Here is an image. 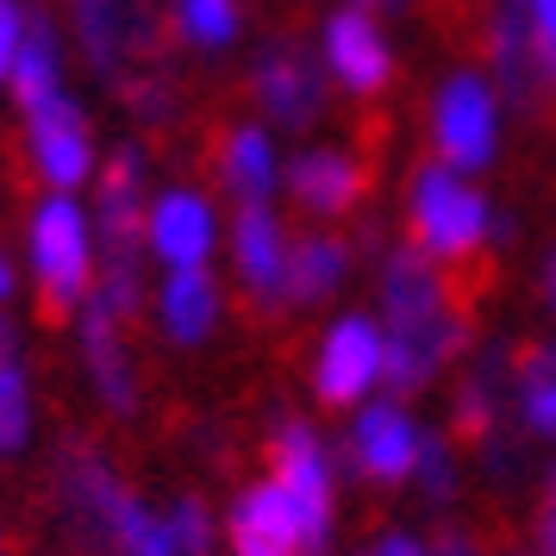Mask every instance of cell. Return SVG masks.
Segmentation results:
<instances>
[{
	"label": "cell",
	"instance_id": "obj_1",
	"mask_svg": "<svg viewBox=\"0 0 556 556\" xmlns=\"http://www.w3.org/2000/svg\"><path fill=\"white\" fill-rule=\"evenodd\" d=\"M381 306H388L381 381L394 394H413L463 351L469 326H463V313L451 306V288H444V276L431 269V256L419 244H401L381 263Z\"/></svg>",
	"mask_w": 556,
	"mask_h": 556
},
{
	"label": "cell",
	"instance_id": "obj_2",
	"mask_svg": "<svg viewBox=\"0 0 556 556\" xmlns=\"http://www.w3.org/2000/svg\"><path fill=\"white\" fill-rule=\"evenodd\" d=\"M488 231H494L488 201L451 163H431L413 176V244L426 256H469Z\"/></svg>",
	"mask_w": 556,
	"mask_h": 556
},
{
	"label": "cell",
	"instance_id": "obj_3",
	"mask_svg": "<svg viewBox=\"0 0 556 556\" xmlns=\"http://www.w3.org/2000/svg\"><path fill=\"white\" fill-rule=\"evenodd\" d=\"M31 269L45 288V306L63 313L94 288V238L76 201H45L31 213Z\"/></svg>",
	"mask_w": 556,
	"mask_h": 556
},
{
	"label": "cell",
	"instance_id": "obj_4",
	"mask_svg": "<svg viewBox=\"0 0 556 556\" xmlns=\"http://www.w3.org/2000/svg\"><path fill=\"white\" fill-rule=\"evenodd\" d=\"M269 463H276V488L294 501V513H301L306 551H326L331 544V463H326V444L313 438V426L288 419V426H276V438H269Z\"/></svg>",
	"mask_w": 556,
	"mask_h": 556
},
{
	"label": "cell",
	"instance_id": "obj_5",
	"mask_svg": "<svg viewBox=\"0 0 556 556\" xmlns=\"http://www.w3.org/2000/svg\"><path fill=\"white\" fill-rule=\"evenodd\" d=\"M76 31H81V51L101 76H126L138 56L156 51L163 38V20H156L151 0H76Z\"/></svg>",
	"mask_w": 556,
	"mask_h": 556
},
{
	"label": "cell",
	"instance_id": "obj_6",
	"mask_svg": "<svg viewBox=\"0 0 556 556\" xmlns=\"http://www.w3.org/2000/svg\"><path fill=\"white\" fill-rule=\"evenodd\" d=\"M56 494H63V531L76 556H106L113 551V506H119V476L106 469L94 451H70L56 469Z\"/></svg>",
	"mask_w": 556,
	"mask_h": 556
},
{
	"label": "cell",
	"instance_id": "obj_7",
	"mask_svg": "<svg viewBox=\"0 0 556 556\" xmlns=\"http://www.w3.org/2000/svg\"><path fill=\"white\" fill-rule=\"evenodd\" d=\"M494 131H501V119H494V94H488L481 76H451L438 88L431 138H438L451 169H481L494 156Z\"/></svg>",
	"mask_w": 556,
	"mask_h": 556
},
{
	"label": "cell",
	"instance_id": "obj_8",
	"mask_svg": "<svg viewBox=\"0 0 556 556\" xmlns=\"http://www.w3.org/2000/svg\"><path fill=\"white\" fill-rule=\"evenodd\" d=\"M381 381V326L376 319H338L326 331V351H319V369H313V388L326 406H351L363 401Z\"/></svg>",
	"mask_w": 556,
	"mask_h": 556
},
{
	"label": "cell",
	"instance_id": "obj_9",
	"mask_svg": "<svg viewBox=\"0 0 556 556\" xmlns=\"http://www.w3.org/2000/svg\"><path fill=\"white\" fill-rule=\"evenodd\" d=\"M144 156L119 151L113 163H106V176H101V256L106 263H138V256L151 251V238H144Z\"/></svg>",
	"mask_w": 556,
	"mask_h": 556
},
{
	"label": "cell",
	"instance_id": "obj_10",
	"mask_svg": "<svg viewBox=\"0 0 556 556\" xmlns=\"http://www.w3.org/2000/svg\"><path fill=\"white\" fill-rule=\"evenodd\" d=\"M256 101L269 106L276 126L301 131L326 106V76H319V63L301 45H269V51L256 56Z\"/></svg>",
	"mask_w": 556,
	"mask_h": 556
},
{
	"label": "cell",
	"instance_id": "obj_11",
	"mask_svg": "<svg viewBox=\"0 0 556 556\" xmlns=\"http://www.w3.org/2000/svg\"><path fill=\"white\" fill-rule=\"evenodd\" d=\"M413 456H419V426L406 419V406L381 401V406H363L351 444H344V469L369 481H401L413 476Z\"/></svg>",
	"mask_w": 556,
	"mask_h": 556
},
{
	"label": "cell",
	"instance_id": "obj_12",
	"mask_svg": "<svg viewBox=\"0 0 556 556\" xmlns=\"http://www.w3.org/2000/svg\"><path fill=\"white\" fill-rule=\"evenodd\" d=\"M31 156H38L51 188H76L94 169V138H88V119H81L76 101L51 94V101L31 106Z\"/></svg>",
	"mask_w": 556,
	"mask_h": 556
},
{
	"label": "cell",
	"instance_id": "obj_13",
	"mask_svg": "<svg viewBox=\"0 0 556 556\" xmlns=\"http://www.w3.org/2000/svg\"><path fill=\"white\" fill-rule=\"evenodd\" d=\"M326 63L351 94H381L388 76H394L388 38H381V26L363 13V7H344V13L326 20Z\"/></svg>",
	"mask_w": 556,
	"mask_h": 556
},
{
	"label": "cell",
	"instance_id": "obj_14",
	"mask_svg": "<svg viewBox=\"0 0 556 556\" xmlns=\"http://www.w3.org/2000/svg\"><path fill=\"white\" fill-rule=\"evenodd\" d=\"M301 544V513L276 481L238 494V506H231V551L238 556H294Z\"/></svg>",
	"mask_w": 556,
	"mask_h": 556
},
{
	"label": "cell",
	"instance_id": "obj_15",
	"mask_svg": "<svg viewBox=\"0 0 556 556\" xmlns=\"http://www.w3.org/2000/svg\"><path fill=\"white\" fill-rule=\"evenodd\" d=\"M144 238H151V251L163 256L169 269H201L206 251H213V213H206L201 194H188V188H169V194L151 206V219H144Z\"/></svg>",
	"mask_w": 556,
	"mask_h": 556
},
{
	"label": "cell",
	"instance_id": "obj_16",
	"mask_svg": "<svg viewBox=\"0 0 556 556\" xmlns=\"http://www.w3.org/2000/svg\"><path fill=\"white\" fill-rule=\"evenodd\" d=\"M488 56H494V76H501V94L513 106H531L538 101V31H531V13L526 0H501L494 13V38H488Z\"/></svg>",
	"mask_w": 556,
	"mask_h": 556
},
{
	"label": "cell",
	"instance_id": "obj_17",
	"mask_svg": "<svg viewBox=\"0 0 556 556\" xmlns=\"http://www.w3.org/2000/svg\"><path fill=\"white\" fill-rule=\"evenodd\" d=\"M231 251H238V276L251 281L263 301H276L281 276H288V238H281V219L263 201L238 206V219H231Z\"/></svg>",
	"mask_w": 556,
	"mask_h": 556
},
{
	"label": "cell",
	"instance_id": "obj_18",
	"mask_svg": "<svg viewBox=\"0 0 556 556\" xmlns=\"http://www.w3.org/2000/svg\"><path fill=\"white\" fill-rule=\"evenodd\" d=\"M288 194L306 213H351L363 194V163H351L344 151H301L288 163Z\"/></svg>",
	"mask_w": 556,
	"mask_h": 556
},
{
	"label": "cell",
	"instance_id": "obj_19",
	"mask_svg": "<svg viewBox=\"0 0 556 556\" xmlns=\"http://www.w3.org/2000/svg\"><path fill=\"white\" fill-rule=\"evenodd\" d=\"M81 351H88V369L101 381L106 406H113V413H131V406H138L131 363H126V344H119V319H113L101 301H88V313H81Z\"/></svg>",
	"mask_w": 556,
	"mask_h": 556
},
{
	"label": "cell",
	"instance_id": "obj_20",
	"mask_svg": "<svg viewBox=\"0 0 556 556\" xmlns=\"http://www.w3.org/2000/svg\"><path fill=\"white\" fill-rule=\"evenodd\" d=\"M344 269H351V251H344L338 238H326V231H313V238H301V244H288V276H281V301H294V306L326 301V294H338Z\"/></svg>",
	"mask_w": 556,
	"mask_h": 556
},
{
	"label": "cell",
	"instance_id": "obj_21",
	"mask_svg": "<svg viewBox=\"0 0 556 556\" xmlns=\"http://www.w3.org/2000/svg\"><path fill=\"white\" fill-rule=\"evenodd\" d=\"M513 394L538 438H556V351L551 344H519L513 351Z\"/></svg>",
	"mask_w": 556,
	"mask_h": 556
},
{
	"label": "cell",
	"instance_id": "obj_22",
	"mask_svg": "<svg viewBox=\"0 0 556 556\" xmlns=\"http://www.w3.org/2000/svg\"><path fill=\"white\" fill-rule=\"evenodd\" d=\"M213 313H219V294L206 281V263L201 269H169V288H163V326L176 344H201L213 331Z\"/></svg>",
	"mask_w": 556,
	"mask_h": 556
},
{
	"label": "cell",
	"instance_id": "obj_23",
	"mask_svg": "<svg viewBox=\"0 0 556 556\" xmlns=\"http://www.w3.org/2000/svg\"><path fill=\"white\" fill-rule=\"evenodd\" d=\"M13 94H20V106H38V101H51L56 94V31L45 13H31L26 31H20V56H13Z\"/></svg>",
	"mask_w": 556,
	"mask_h": 556
},
{
	"label": "cell",
	"instance_id": "obj_24",
	"mask_svg": "<svg viewBox=\"0 0 556 556\" xmlns=\"http://www.w3.org/2000/svg\"><path fill=\"white\" fill-rule=\"evenodd\" d=\"M219 176H226V188L238 201H263L276 188V144L256 126H238L226 138V151H219Z\"/></svg>",
	"mask_w": 556,
	"mask_h": 556
},
{
	"label": "cell",
	"instance_id": "obj_25",
	"mask_svg": "<svg viewBox=\"0 0 556 556\" xmlns=\"http://www.w3.org/2000/svg\"><path fill=\"white\" fill-rule=\"evenodd\" d=\"M31 431V394H26V369L13 351V326L0 319V451H20Z\"/></svg>",
	"mask_w": 556,
	"mask_h": 556
},
{
	"label": "cell",
	"instance_id": "obj_26",
	"mask_svg": "<svg viewBox=\"0 0 556 556\" xmlns=\"http://www.w3.org/2000/svg\"><path fill=\"white\" fill-rule=\"evenodd\" d=\"M113 551L119 556H176V544H169V526L156 519L151 506L119 494V506H113Z\"/></svg>",
	"mask_w": 556,
	"mask_h": 556
},
{
	"label": "cell",
	"instance_id": "obj_27",
	"mask_svg": "<svg viewBox=\"0 0 556 556\" xmlns=\"http://www.w3.org/2000/svg\"><path fill=\"white\" fill-rule=\"evenodd\" d=\"M176 26L188 45L219 51V45L238 38V0H176Z\"/></svg>",
	"mask_w": 556,
	"mask_h": 556
},
{
	"label": "cell",
	"instance_id": "obj_28",
	"mask_svg": "<svg viewBox=\"0 0 556 556\" xmlns=\"http://www.w3.org/2000/svg\"><path fill=\"white\" fill-rule=\"evenodd\" d=\"M169 544H176V556H206L213 551V513H206L194 494H181L176 506H169Z\"/></svg>",
	"mask_w": 556,
	"mask_h": 556
},
{
	"label": "cell",
	"instance_id": "obj_29",
	"mask_svg": "<svg viewBox=\"0 0 556 556\" xmlns=\"http://www.w3.org/2000/svg\"><path fill=\"white\" fill-rule=\"evenodd\" d=\"M413 476H419V488H426L431 501H451V488H456L451 444H444V438H426V431H419V456H413Z\"/></svg>",
	"mask_w": 556,
	"mask_h": 556
},
{
	"label": "cell",
	"instance_id": "obj_30",
	"mask_svg": "<svg viewBox=\"0 0 556 556\" xmlns=\"http://www.w3.org/2000/svg\"><path fill=\"white\" fill-rule=\"evenodd\" d=\"M20 31H26V13L13 0H0V81L13 76V56H20Z\"/></svg>",
	"mask_w": 556,
	"mask_h": 556
},
{
	"label": "cell",
	"instance_id": "obj_31",
	"mask_svg": "<svg viewBox=\"0 0 556 556\" xmlns=\"http://www.w3.org/2000/svg\"><path fill=\"white\" fill-rule=\"evenodd\" d=\"M531 31H538V51H556V0H526Z\"/></svg>",
	"mask_w": 556,
	"mask_h": 556
},
{
	"label": "cell",
	"instance_id": "obj_32",
	"mask_svg": "<svg viewBox=\"0 0 556 556\" xmlns=\"http://www.w3.org/2000/svg\"><path fill=\"white\" fill-rule=\"evenodd\" d=\"M438 556H481V551H476L469 531H444V538H438Z\"/></svg>",
	"mask_w": 556,
	"mask_h": 556
},
{
	"label": "cell",
	"instance_id": "obj_33",
	"mask_svg": "<svg viewBox=\"0 0 556 556\" xmlns=\"http://www.w3.org/2000/svg\"><path fill=\"white\" fill-rule=\"evenodd\" d=\"M369 556H426V551H419L413 538H381V544H376Z\"/></svg>",
	"mask_w": 556,
	"mask_h": 556
},
{
	"label": "cell",
	"instance_id": "obj_34",
	"mask_svg": "<svg viewBox=\"0 0 556 556\" xmlns=\"http://www.w3.org/2000/svg\"><path fill=\"white\" fill-rule=\"evenodd\" d=\"M544 301H551V313H556V244H551V256H544Z\"/></svg>",
	"mask_w": 556,
	"mask_h": 556
},
{
	"label": "cell",
	"instance_id": "obj_35",
	"mask_svg": "<svg viewBox=\"0 0 556 556\" xmlns=\"http://www.w3.org/2000/svg\"><path fill=\"white\" fill-rule=\"evenodd\" d=\"M538 70H544V81H556V51H538Z\"/></svg>",
	"mask_w": 556,
	"mask_h": 556
},
{
	"label": "cell",
	"instance_id": "obj_36",
	"mask_svg": "<svg viewBox=\"0 0 556 556\" xmlns=\"http://www.w3.org/2000/svg\"><path fill=\"white\" fill-rule=\"evenodd\" d=\"M13 294V269H7V256H0V301Z\"/></svg>",
	"mask_w": 556,
	"mask_h": 556
},
{
	"label": "cell",
	"instance_id": "obj_37",
	"mask_svg": "<svg viewBox=\"0 0 556 556\" xmlns=\"http://www.w3.org/2000/svg\"><path fill=\"white\" fill-rule=\"evenodd\" d=\"M544 494H556V463H551V476H544Z\"/></svg>",
	"mask_w": 556,
	"mask_h": 556
},
{
	"label": "cell",
	"instance_id": "obj_38",
	"mask_svg": "<svg viewBox=\"0 0 556 556\" xmlns=\"http://www.w3.org/2000/svg\"><path fill=\"white\" fill-rule=\"evenodd\" d=\"M369 7H401V0H369Z\"/></svg>",
	"mask_w": 556,
	"mask_h": 556
}]
</instances>
